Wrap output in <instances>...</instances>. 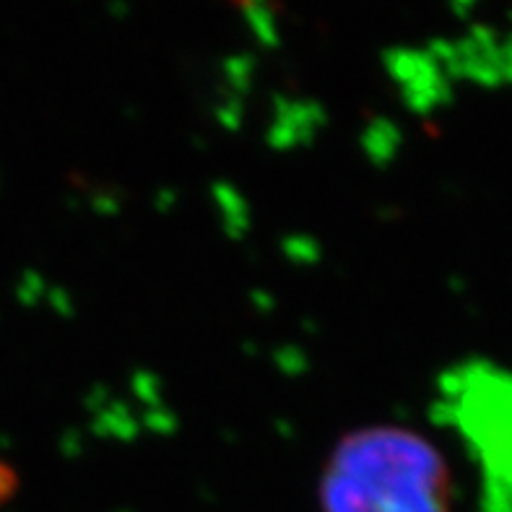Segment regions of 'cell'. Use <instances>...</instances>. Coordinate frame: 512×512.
<instances>
[{
	"mask_svg": "<svg viewBox=\"0 0 512 512\" xmlns=\"http://www.w3.org/2000/svg\"><path fill=\"white\" fill-rule=\"evenodd\" d=\"M325 512H450L453 479L440 450L403 427H364L328 458Z\"/></svg>",
	"mask_w": 512,
	"mask_h": 512,
	"instance_id": "obj_1",
	"label": "cell"
},
{
	"mask_svg": "<svg viewBox=\"0 0 512 512\" xmlns=\"http://www.w3.org/2000/svg\"><path fill=\"white\" fill-rule=\"evenodd\" d=\"M13 489H16V476H13V471L6 463H0V502L8 500Z\"/></svg>",
	"mask_w": 512,
	"mask_h": 512,
	"instance_id": "obj_2",
	"label": "cell"
}]
</instances>
